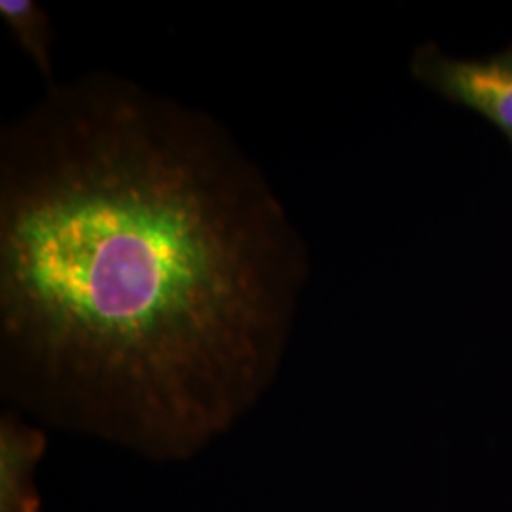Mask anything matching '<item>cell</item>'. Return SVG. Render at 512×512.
Returning <instances> with one entry per match:
<instances>
[{
    "mask_svg": "<svg viewBox=\"0 0 512 512\" xmlns=\"http://www.w3.org/2000/svg\"><path fill=\"white\" fill-rule=\"evenodd\" d=\"M308 272L203 110L101 71L0 133V387L42 423L194 458L274 384Z\"/></svg>",
    "mask_w": 512,
    "mask_h": 512,
    "instance_id": "1",
    "label": "cell"
},
{
    "mask_svg": "<svg viewBox=\"0 0 512 512\" xmlns=\"http://www.w3.org/2000/svg\"><path fill=\"white\" fill-rule=\"evenodd\" d=\"M412 74L444 99L476 110L501 129L512 145V46L488 59H452L435 44L412 57Z\"/></svg>",
    "mask_w": 512,
    "mask_h": 512,
    "instance_id": "2",
    "label": "cell"
},
{
    "mask_svg": "<svg viewBox=\"0 0 512 512\" xmlns=\"http://www.w3.org/2000/svg\"><path fill=\"white\" fill-rule=\"evenodd\" d=\"M46 450L44 433L8 412L0 421V512H40L35 469Z\"/></svg>",
    "mask_w": 512,
    "mask_h": 512,
    "instance_id": "3",
    "label": "cell"
},
{
    "mask_svg": "<svg viewBox=\"0 0 512 512\" xmlns=\"http://www.w3.org/2000/svg\"><path fill=\"white\" fill-rule=\"evenodd\" d=\"M0 18L12 37L16 38L23 54L29 55L38 73L48 82L54 78L52 46H54V25L46 10L35 0H2Z\"/></svg>",
    "mask_w": 512,
    "mask_h": 512,
    "instance_id": "4",
    "label": "cell"
}]
</instances>
